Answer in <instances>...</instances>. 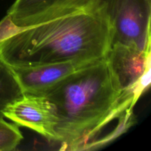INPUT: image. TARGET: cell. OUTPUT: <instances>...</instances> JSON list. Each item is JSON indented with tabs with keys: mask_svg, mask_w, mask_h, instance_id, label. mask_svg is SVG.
Segmentation results:
<instances>
[{
	"mask_svg": "<svg viewBox=\"0 0 151 151\" xmlns=\"http://www.w3.org/2000/svg\"><path fill=\"white\" fill-rule=\"evenodd\" d=\"M114 29L107 0H63L0 42L9 66L32 67L107 57Z\"/></svg>",
	"mask_w": 151,
	"mask_h": 151,
	"instance_id": "6da1fadb",
	"label": "cell"
},
{
	"mask_svg": "<svg viewBox=\"0 0 151 151\" xmlns=\"http://www.w3.org/2000/svg\"><path fill=\"white\" fill-rule=\"evenodd\" d=\"M95 61H68L32 67H10L23 93L40 95L72 73Z\"/></svg>",
	"mask_w": 151,
	"mask_h": 151,
	"instance_id": "8992f818",
	"label": "cell"
},
{
	"mask_svg": "<svg viewBox=\"0 0 151 151\" xmlns=\"http://www.w3.org/2000/svg\"><path fill=\"white\" fill-rule=\"evenodd\" d=\"M23 139V135L16 123L0 118V151L13 150Z\"/></svg>",
	"mask_w": 151,
	"mask_h": 151,
	"instance_id": "9c48e42d",
	"label": "cell"
},
{
	"mask_svg": "<svg viewBox=\"0 0 151 151\" xmlns=\"http://www.w3.org/2000/svg\"><path fill=\"white\" fill-rule=\"evenodd\" d=\"M151 50L114 42L107 58L122 90L138 100L150 84Z\"/></svg>",
	"mask_w": 151,
	"mask_h": 151,
	"instance_id": "277c9868",
	"label": "cell"
},
{
	"mask_svg": "<svg viewBox=\"0 0 151 151\" xmlns=\"http://www.w3.org/2000/svg\"><path fill=\"white\" fill-rule=\"evenodd\" d=\"M23 94L22 88L11 69L0 58V118L9 104Z\"/></svg>",
	"mask_w": 151,
	"mask_h": 151,
	"instance_id": "ba28073f",
	"label": "cell"
},
{
	"mask_svg": "<svg viewBox=\"0 0 151 151\" xmlns=\"http://www.w3.org/2000/svg\"><path fill=\"white\" fill-rule=\"evenodd\" d=\"M44 96L58 118L60 150H96L114 122L134 125V96L122 90L107 57L79 69L47 90Z\"/></svg>",
	"mask_w": 151,
	"mask_h": 151,
	"instance_id": "7a4b0ae2",
	"label": "cell"
},
{
	"mask_svg": "<svg viewBox=\"0 0 151 151\" xmlns=\"http://www.w3.org/2000/svg\"><path fill=\"white\" fill-rule=\"evenodd\" d=\"M63 0H15L7 10V15L15 25L27 27L43 12ZM110 6L112 0H107Z\"/></svg>",
	"mask_w": 151,
	"mask_h": 151,
	"instance_id": "52a82bcc",
	"label": "cell"
},
{
	"mask_svg": "<svg viewBox=\"0 0 151 151\" xmlns=\"http://www.w3.org/2000/svg\"><path fill=\"white\" fill-rule=\"evenodd\" d=\"M21 29L22 27L15 25L7 15L0 22V42L16 34Z\"/></svg>",
	"mask_w": 151,
	"mask_h": 151,
	"instance_id": "30bf717a",
	"label": "cell"
},
{
	"mask_svg": "<svg viewBox=\"0 0 151 151\" xmlns=\"http://www.w3.org/2000/svg\"><path fill=\"white\" fill-rule=\"evenodd\" d=\"M114 42L145 50L150 47L151 0H112L109 8Z\"/></svg>",
	"mask_w": 151,
	"mask_h": 151,
	"instance_id": "3957f363",
	"label": "cell"
},
{
	"mask_svg": "<svg viewBox=\"0 0 151 151\" xmlns=\"http://www.w3.org/2000/svg\"><path fill=\"white\" fill-rule=\"evenodd\" d=\"M3 115L16 125L35 131L47 141L58 143V118L52 105L44 96L23 93L6 107Z\"/></svg>",
	"mask_w": 151,
	"mask_h": 151,
	"instance_id": "5b68a950",
	"label": "cell"
}]
</instances>
